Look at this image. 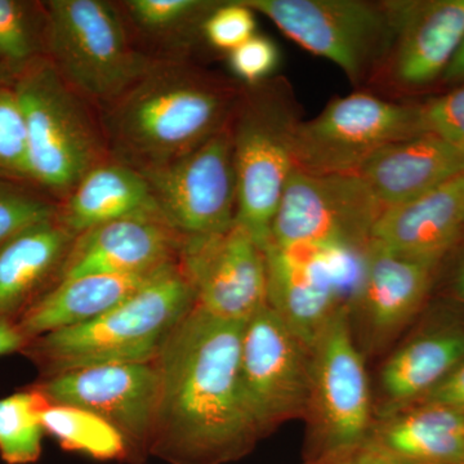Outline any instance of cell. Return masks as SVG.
<instances>
[{
  "instance_id": "f35d334b",
  "label": "cell",
  "mask_w": 464,
  "mask_h": 464,
  "mask_svg": "<svg viewBox=\"0 0 464 464\" xmlns=\"http://www.w3.org/2000/svg\"><path fill=\"white\" fill-rule=\"evenodd\" d=\"M456 292L458 297L462 299L464 302V264L462 267L458 271L457 279H456Z\"/></svg>"
},
{
  "instance_id": "f546056e",
  "label": "cell",
  "mask_w": 464,
  "mask_h": 464,
  "mask_svg": "<svg viewBox=\"0 0 464 464\" xmlns=\"http://www.w3.org/2000/svg\"><path fill=\"white\" fill-rule=\"evenodd\" d=\"M58 201L29 185L0 179V249L34 225L56 218Z\"/></svg>"
},
{
  "instance_id": "603a6c76",
  "label": "cell",
  "mask_w": 464,
  "mask_h": 464,
  "mask_svg": "<svg viewBox=\"0 0 464 464\" xmlns=\"http://www.w3.org/2000/svg\"><path fill=\"white\" fill-rule=\"evenodd\" d=\"M161 270L148 275H90L63 280L48 290L16 325L29 341L91 322L130 298Z\"/></svg>"
},
{
  "instance_id": "cb8c5ba5",
  "label": "cell",
  "mask_w": 464,
  "mask_h": 464,
  "mask_svg": "<svg viewBox=\"0 0 464 464\" xmlns=\"http://www.w3.org/2000/svg\"><path fill=\"white\" fill-rule=\"evenodd\" d=\"M366 441L409 462L464 464V411L424 402L384 423Z\"/></svg>"
},
{
  "instance_id": "d6a6232c",
  "label": "cell",
  "mask_w": 464,
  "mask_h": 464,
  "mask_svg": "<svg viewBox=\"0 0 464 464\" xmlns=\"http://www.w3.org/2000/svg\"><path fill=\"white\" fill-rule=\"evenodd\" d=\"M279 48L265 35L255 34L248 41L228 53V65L246 85L268 81L279 63Z\"/></svg>"
},
{
  "instance_id": "e0dca14e",
  "label": "cell",
  "mask_w": 464,
  "mask_h": 464,
  "mask_svg": "<svg viewBox=\"0 0 464 464\" xmlns=\"http://www.w3.org/2000/svg\"><path fill=\"white\" fill-rule=\"evenodd\" d=\"M185 237L158 217H134L97 226L76 237L60 279L90 275H148L181 259Z\"/></svg>"
},
{
  "instance_id": "836d02e7",
  "label": "cell",
  "mask_w": 464,
  "mask_h": 464,
  "mask_svg": "<svg viewBox=\"0 0 464 464\" xmlns=\"http://www.w3.org/2000/svg\"><path fill=\"white\" fill-rule=\"evenodd\" d=\"M424 133L464 146V84L420 106Z\"/></svg>"
},
{
  "instance_id": "7a4b0ae2",
  "label": "cell",
  "mask_w": 464,
  "mask_h": 464,
  "mask_svg": "<svg viewBox=\"0 0 464 464\" xmlns=\"http://www.w3.org/2000/svg\"><path fill=\"white\" fill-rule=\"evenodd\" d=\"M240 92L191 61H155L99 112L110 159L145 170L181 157L227 127Z\"/></svg>"
},
{
  "instance_id": "d4e9b609",
  "label": "cell",
  "mask_w": 464,
  "mask_h": 464,
  "mask_svg": "<svg viewBox=\"0 0 464 464\" xmlns=\"http://www.w3.org/2000/svg\"><path fill=\"white\" fill-rule=\"evenodd\" d=\"M128 29L143 53L155 61H191L203 39L209 0H124L118 2Z\"/></svg>"
},
{
  "instance_id": "5b68a950",
  "label": "cell",
  "mask_w": 464,
  "mask_h": 464,
  "mask_svg": "<svg viewBox=\"0 0 464 464\" xmlns=\"http://www.w3.org/2000/svg\"><path fill=\"white\" fill-rule=\"evenodd\" d=\"M299 121L288 85L268 79L241 88L228 123L237 173V222L264 250L284 188L295 169Z\"/></svg>"
},
{
  "instance_id": "52a82bcc",
  "label": "cell",
  "mask_w": 464,
  "mask_h": 464,
  "mask_svg": "<svg viewBox=\"0 0 464 464\" xmlns=\"http://www.w3.org/2000/svg\"><path fill=\"white\" fill-rule=\"evenodd\" d=\"M256 14L315 56L334 63L353 84L386 65L393 25L386 2L243 0Z\"/></svg>"
},
{
  "instance_id": "9a60e30c",
  "label": "cell",
  "mask_w": 464,
  "mask_h": 464,
  "mask_svg": "<svg viewBox=\"0 0 464 464\" xmlns=\"http://www.w3.org/2000/svg\"><path fill=\"white\" fill-rule=\"evenodd\" d=\"M362 248L265 249L268 275V304L290 328L313 348L320 333L341 310L338 299L357 266Z\"/></svg>"
},
{
  "instance_id": "74e56055",
  "label": "cell",
  "mask_w": 464,
  "mask_h": 464,
  "mask_svg": "<svg viewBox=\"0 0 464 464\" xmlns=\"http://www.w3.org/2000/svg\"><path fill=\"white\" fill-rule=\"evenodd\" d=\"M442 81L449 84H464V41L442 76Z\"/></svg>"
},
{
  "instance_id": "d6986e66",
  "label": "cell",
  "mask_w": 464,
  "mask_h": 464,
  "mask_svg": "<svg viewBox=\"0 0 464 464\" xmlns=\"http://www.w3.org/2000/svg\"><path fill=\"white\" fill-rule=\"evenodd\" d=\"M463 173L464 146L429 133L391 143L356 172L383 209L415 199Z\"/></svg>"
},
{
  "instance_id": "30bf717a",
  "label": "cell",
  "mask_w": 464,
  "mask_h": 464,
  "mask_svg": "<svg viewBox=\"0 0 464 464\" xmlns=\"http://www.w3.org/2000/svg\"><path fill=\"white\" fill-rule=\"evenodd\" d=\"M161 219L185 239L224 234L237 222L230 128L167 163L139 170Z\"/></svg>"
},
{
  "instance_id": "8fae6325",
  "label": "cell",
  "mask_w": 464,
  "mask_h": 464,
  "mask_svg": "<svg viewBox=\"0 0 464 464\" xmlns=\"http://www.w3.org/2000/svg\"><path fill=\"white\" fill-rule=\"evenodd\" d=\"M341 308L314 343L311 362L313 447L307 462L343 453L371 435V395L362 355Z\"/></svg>"
},
{
  "instance_id": "484cf974",
  "label": "cell",
  "mask_w": 464,
  "mask_h": 464,
  "mask_svg": "<svg viewBox=\"0 0 464 464\" xmlns=\"http://www.w3.org/2000/svg\"><path fill=\"white\" fill-rule=\"evenodd\" d=\"M463 362L464 332L423 335L390 357L382 369V386L393 401L424 398Z\"/></svg>"
},
{
  "instance_id": "83f0119b",
  "label": "cell",
  "mask_w": 464,
  "mask_h": 464,
  "mask_svg": "<svg viewBox=\"0 0 464 464\" xmlns=\"http://www.w3.org/2000/svg\"><path fill=\"white\" fill-rule=\"evenodd\" d=\"M44 2L0 0V81L11 83L34 61L47 57Z\"/></svg>"
},
{
  "instance_id": "f1b7e54d",
  "label": "cell",
  "mask_w": 464,
  "mask_h": 464,
  "mask_svg": "<svg viewBox=\"0 0 464 464\" xmlns=\"http://www.w3.org/2000/svg\"><path fill=\"white\" fill-rule=\"evenodd\" d=\"M47 400L38 391L0 398V458L7 464L38 462L43 451L41 411Z\"/></svg>"
},
{
  "instance_id": "277c9868",
  "label": "cell",
  "mask_w": 464,
  "mask_h": 464,
  "mask_svg": "<svg viewBox=\"0 0 464 464\" xmlns=\"http://www.w3.org/2000/svg\"><path fill=\"white\" fill-rule=\"evenodd\" d=\"M9 84L25 121L32 185L60 203L85 174L110 160L99 112L47 57L34 61Z\"/></svg>"
},
{
  "instance_id": "5bb4252c",
  "label": "cell",
  "mask_w": 464,
  "mask_h": 464,
  "mask_svg": "<svg viewBox=\"0 0 464 464\" xmlns=\"http://www.w3.org/2000/svg\"><path fill=\"white\" fill-rule=\"evenodd\" d=\"M179 262L195 304L217 319L246 324L268 304L265 250L237 222L224 234L186 239Z\"/></svg>"
},
{
  "instance_id": "7402d4cb",
  "label": "cell",
  "mask_w": 464,
  "mask_h": 464,
  "mask_svg": "<svg viewBox=\"0 0 464 464\" xmlns=\"http://www.w3.org/2000/svg\"><path fill=\"white\" fill-rule=\"evenodd\" d=\"M435 266L369 243L359 297L375 332L396 331L414 315L431 285Z\"/></svg>"
},
{
  "instance_id": "6da1fadb",
  "label": "cell",
  "mask_w": 464,
  "mask_h": 464,
  "mask_svg": "<svg viewBox=\"0 0 464 464\" xmlns=\"http://www.w3.org/2000/svg\"><path fill=\"white\" fill-rule=\"evenodd\" d=\"M243 328L197 304L174 328L155 360L160 387L151 456L170 464H227L256 447L262 435L240 382Z\"/></svg>"
},
{
  "instance_id": "2e32d148",
  "label": "cell",
  "mask_w": 464,
  "mask_h": 464,
  "mask_svg": "<svg viewBox=\"0 0 464 464\" xmlns=\"http://www.w3.org/2000/svg\"><path fill=\"white\" fill-rule=\"evenodd\" d=\"M393 25L386 65L393 83L420 88L444 76L464 41V0L386 2Z\"/></svg>"
},
{
  "instance_id": "e575fe53",
  "label": "cell",
  "mask_w": 464,
  "mask_h": 464,
  "mask_svg": "<svg viewBox=\"0 0 464 464\" xmlns=\"http://www.w3.org/2000/svg\"><path fill=\"white\" fill-rule=\"evenodd\" d=\"M304 464H420L409 462V460L400 459L384 453L383 450L374 447L369 441L362 442L357 447L343 451V453L335 454V456L324 458V459L315 460V462H306Z\"/></svg>"
},
{
  "instance_id": "44dd1931",
  "label": "cell",
  "mask_w": 464,
  "mask_h": 464,
  "mask_svg": "<svg viewBox=\"0 0 464 464\" xmlns=\"http://www.w3.org/2000/svg\"><path fill=\"white\" fill-rule=\"evenodd\" d=\"M134 217L161 219L145 177L111 159L85 174L58 203V221L76 237L97 226Z\"/></svg>"
},
{
  "instance_id": "8d00e7d4",
  "label": "cell",
  "mask_w": 464,
  "mask_h": 464,
  "mask_svg": "<svg viewBox=\"0 0 464 464\" xmlns=\"http://www.w3.org/2000/svg\"><path fill=\"white\" fill-rule=\"evenodd\" d=\"M26 342L16 324L0 319V357L21 353Z\"/></svg>"
},
{
  "instance_id": "7c38bea8",
  "label": "cell",
  "mask_w": 464,
  "mask_h": 464,
  "mask_svg": "<svg viewBox=\"0 0 464 464\" xmlns=\"http://www.w3.org/2000/svg\"><path fill=\"white\" fill-rule=\"evenodd\" d=\"M313 350L270 304L244 324L240 382L264 436L308 409Z\"/></svg>"
},
{
  "instance_id": "3957f363",
  "label": "cell",
  "mask_w": 464,
  "mask_h": 464,
  "mask_svg": "<svg viewBox=\"0 0 464 464\" xmlns=\"http://www.w3.org/2000/svg\"><path fill=\"white\" fill-rule=\"evenodd\" d=\"M194 304L190 279L177 262L103 315L32 338L21 353L42 377L88 366L152 362Z\"/></svg>"
},
{
  "instance_id": "ffe728a7",
  "label": "cell",
  "mask_w": 464,
  "mask_h": 464,
  "mask_svg": "<svg viewBox=\"0 0 464 464\" xmlns=\"http://www.w3.org/2000/svg\"><path fill=\"white\" fill-rule=\"evenodd\" d=\"M75 239L56 217L20 232L0 249V319L17 324L56 285Z\"/></svg>"
},
{
  "instance_id": "1f68e13d",
  "label": "cell",
  "mask_w": 464,
  "mask_h": 464,
  "mask_svg": "<svg viewBox=\"0 0 464 464\" xmlns=\"http://www.w3.org/2000/svg\"><path fill=\"white\" fill-rule=\"evenodd\" d=\"M256 12L243 0L218 2L203 25L208 45L230 53L256 34Z\"/></svg>"
},
{
  "instance_id": "d590c367",
  "label": "cell",
  "mask_w": 464,
  "mask_h": 464,
  "mask_svg": "<svg viewBox=\"0 0 464 464\" xmlns=\"http://www.w3.org/2000/svg\"><path fill=\"white\" fill-rule=\"evenodd\" d=\"M424 402L450 406L464 411V362L424 396Z\"/></svg>"
},
{
  "instance_id": "4fadbf2b",
  "label": "cell",
  "mask_w": 464,
  "mask_h": 464,
  "mask_svg": "<svg viewBox=\"0 0 464 464\" xmlns=\"http://www.w3.org/2000/svg\"><path fill=\"white\" fill-rule=\"evenodd\" d=\"M30 387L50 404L85 409L114 426L127 442L130 463L149 456L160 387L155 362L74 369L42 377Z\"/></svg>"
},
{
  "instance_id": "8992f818",
  "label": "cell",
  "mask_w": 464,
  "mask_h": 464,
  "mask_svg": "<svg viewBox=\"0 0 464 464\" xmlns=\"http://www.w3.org/2000/svg\"><path fill=\"white\" fill-rule=\"evenodd\" d=\"M47 58L72 91L108 108L154 65L140 50L118 2L48 0Z\"/></svg>"
},
{
  "instance_id": "ba28073f",
  "label": "cell",
  "mask_w": 464,
  "mask_h": 464,
  "mask_svg": "<svg viewBox=\"0 0 464 464\" xmlns=\"http://www.w3.org/2000/svg\"><path fill=\"white\" fill-rule=\"evenodd\" d=\"M420 134H424L420 106L356 92L331 101L311 121H299L295 169L310 174H356L375 152Z\"/></svg>"
},
{
  "instance_id": "4316f807",
  "label": "cell",
  "mask_w": 464,
  "mask_h": 464,
  "mask_svg": "<svg viewBox=\"0 0 464 464\" xmlns=\"http://www.w3.org/2000/svg\"><path fill=\"white\" fill-rule=\"evenodd\" d=\"M45 433L61 448L96 460L130 462V451L121 433L109 422L85 409L45 402L41 411Z\"/></svg>"
},
{
  "instance_id": "ac0fdd59",
  "label": "cell",
  "mask_w": 464,
  "mask_h": 464,
  "mask_svg": "<svg viewBox=\"0 0 464 464\" xmlns=\"http://www.w3.org/2000/svg\"><path fill=\"white\" fill-rule=\"evenodd\" d=\"M464 227V173L426 194L386 208L371 232L373 246L438 264Z\"/></svg>"
},
{
  "instance_id": "9c48e42d",
  "label": "cell",
  "mask_w": 464,
  "mask_h": 464,
  "mask_svg": "<svg viewBox=\"0 0 464 464\" xmlns=\"http://www.w3.org/2000/svg\"><path fill=\"white\" fill-rule=\"evenodd\" d=\"M383 210L357 174L295 169L277 207L268 246L366 248Z\"/></svg>"
},
{
  "instance_id": "4dcf8cb0",
  "label": "cell",
  "mask_w": 464,
  "mask_h": 464,
  "mask_svg": "<svg viewBox=\"0 0 464 464\" xmlns=\"http://www.w3.org/2000/svg\"><path fill=\"white\" fill-rule=\"evenodd\" d=\"M0 179L32 185L23 110L12 85L2 81H0Z\"/></svg>"
}]
</instances>
